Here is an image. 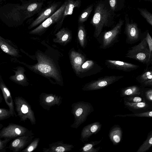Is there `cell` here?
<instances>
[{"instance_id":"1","label":"cell","mask_w":152,"mask_h":152,"mask_svg":"<svg viewBox=\"0 0 152 152\" xmlns=\"http://www.w3.org/2000/svg\"><path fill=\"white\" fill-rule=\"evenodd\" d=\"M0 18L4 23L10 27L18 26L26 20L23 8L19 3H7L1 7Z\"/></svg>"},{"instance_id":"2","label":"cell","mask_w":152,"mask_h":152,"mask_svg":"<svg viewBox=\"0 0 152 152\" xmlns=\"http://www.w3.org/2000/svg\"><path fill=\"white\" fill-rule=\"evenodd\" d=\"M111 15L110 12L103 4L99 3L97 5L91 21L95 28V37L97 38L99 35L103 27L108 26Z\"/></svg>"},{"instance_id":"3","label":"cell","mask_w":152,"mask_h":152,"mask_svg":"<svg viewBox=\"0 0 152 152\" xmlns=\"http://www.w3.org/2000/svg\"><path fill=\"white\" fill-rule=\"evenodd\" d=\"M72 107L74 121L71 126L76 129L86 121L88 116L94 110L91 103L83 101L74 103Z\"/></svg>"},{"instance_id":"4","label":"cell","mask_w":152,"mask_h":152,"mask_svg":"<svg viewBox=\"0 0 152 152\" xmlns=\"http://www.w3.org/2000/svg\"><path fill=\"white\" fill-rule=\"evenodd\" d=\"M65 1L60 8L53 15L40 24L38 27L31 31L32 34H40L43 33L51 25L57 23L61 18L66 5Z\"/></svg>"},{"instance_id":"5","label":"cell","mask_w":152,"mask_h":152,"mask_svg":"<svg viewBox=\"0 0 152 152\" xmlns=\"http://www.w3.org/2000/svg\"><path fill=\"white\" fill-rule=\"evenodd\" d=\"M123 76H105L86 84L82 88L84 91L98 90L104 88L123 78Z\"/></svg>"},{"instance_id":"6","label":"cell","mask_w":152,"mask_h":152,"mask_svg":"<svg viewBox=\"0 0 152 152\" xmlns=\"http://www.w3.org/2000/svg\"><path fill=\"white\" fill-rule=\"evenodd\" d=\"M59 3L60 2H55L51 3L42 9L38 13L37 18L29 26L28 28L31 29L40 24L54 14L60 8Z\"/></svg>"},{"instance_id":"7","label":"cell","mask_w":152,"mask_h":152,"mask_svg":"<svg viewBox=\"0 0 152 152\" xmlns=\"http://www.w3.org/2000/svg\"><path fill=\"white\" fill-rule=\"evenodd\" d=\"M24 11L25 20L29 18L38 14L42 10L44 1H35L26 0H19Z\"/></svg>"},{"instance_id":"8","label":"cell","mask_w":152,"mask_h":152,"mask_svg":"<svg viewBox=\"0 0 152 152\" xmlns=\"http://www.w3.org/2000/svg\"><path fill=\"white\" fill-rule=\"evenodd\" d=\"M124 22L123 20H120L112 29L105 33L103 37L101 48L106 49L112 45L118 37Z\"/></svg>"},{"instance_id":"9","label":"cell","mask_w":152,"mask_h":152,"mask_svg":"<svg viewBox=\"0 0 152 152\" xmlns=\"http://www.w3.org/2000/svg\"><path fill=\"white\" fill-rule=\"evenodd\" d=\"M102 126V124L99 121L95 122L84 126L81 133L80 139L82 142L84 143L88 141L91 136L96 134L100 131Z\"/></svg>"},{"instance_id":"10","label":"cell","mask_w":152,"mask_h":152,"mask_svg":"<svg viewBox=\"0 0 152 152\" xmlns=\"http://www.w3.org/2000/svg\"><path fill=\"white\" fill-rule=\"evenodd\" d=\"M105 64L109 68L115 69L125 72H129L139 67L137 65L118 60H107Z\"/></svg>"},{"instance_id":"11","label":"cell","mask_w":152,"mask_h":152,"mask_svg":"<svg viewBox=\"0 0 152 152\" xmlns=\"http://www.w3.org/2000/svg\"><path fill=\"white\" fill-rule=\"evenodd\" d=\"M125 107L133 113H143L152 110V104L145 101L137 103H132L124 100Z\"/></svg>"},{"instance_id":"12","label":"cell","mask_w":152,"mask_h":152,"mask_svg":"<svg viewBox=\"0 0 152 152\" xmlns=\"http://www.w3.org/2000/svg\"><path fill=\"white\" fill-rule=\"evenodd\" d=\"M70 62L75 73L79 75L81 73V68L85 60V56L75 50L71 51L69 55Z\"/></svg>"},{"instance_id":"13","label":"cell","mask_w":152,"mask_h":152,"mask_svg":"<svg viewBox=\"0 0 152 152\" xmlns=\"http://www.w3.org/2000/svg\"><path fill=\"white\" fill-rule=\"evenodd\" d=\"M125 31L127 39L130 42H135L139 39V31L136 23L126 22V23Z\"/></svg>"},{"instance_id":"14","label":"cell","mask_w":152,"mask_h":152,"mask_svg":"<svg viewBox=\"0 0 152 152\" xmlns=\"http://www.w3.org/2000/svg\"><path fill=\"white\" fill-rule=\"evenodd\" d=\"M66 1V4L63 15L61 20L57 23L56 28L61 26L66 16L72 15L74 8L79 7L80 5V0H67Z\"/></svg>"},{"instance_id":"15","label":"cell","mask_w":152,"mask_h":152,"mask_svg":"<svg viewBox=\"0 0 152 152\" xmlns=\"http://www.w3.org/2000/svg\"><path fill=\"white\" fill-rule=\"evenodd\" d=\"M122 136V130L118 125H114L110 130L109 136L114 145H117L121 142Z\"/></svg>"},{"instance_id":"16","label":"cell","mask_w":152,"mask_h":152,"mask_svg":"<svg viewBox=\"0 0 152 152\" xmlns=\"http://www.w3.org/2000/svg\"><path fill=\"white\" fill-rule=\"evenodd\" d=\"M144 88L137 85L126 87L121 90L120 96L122 97L133 95L141 96Z\"/></svg>"},{"instance_id":"17","label":"cell","mask_w":152,"mask_h":152,"mask_svg":"<svg viewBox=\"0 0 152 152\" xmlns=\"http://www.w3.org/2000/svg\"><path fill=\"white\" fill-rule=\"evenodd\" d=\"M56 35L58 39V41L63 44L67 43L70 41L72 38L70 32L64 28L61 29Z\"/></svg>"},{"instance_id":"18","label":"cell","mask_w":152,"mask_h":152,"mask_svg":"<svg viewBox=\"0 0 152 152\" xmlns=\"http://www.w3.org/2000/svg\"><path fill=\"white\" fill-rule=\"evenodd\" d=\"M102 139L99 141H91L85 143L84 145L80 150L82 152H98L100 148V146L96 148H94V146L99 144Z\"/></svg>"},{"instance_id":"19","label":"cell","mask_w":152,"mask_h":152,"mask_svg":"<svg viewBox=\"0 0 152 152\" xmlns=\"http://www.w3.org/2000/svg\"><path fill=\"white\" fill-rule=\"evenodd\" d=\"M152 146V130L149 133L146 139L139 147L137 152H145Z\"/></svg>"},{"instance_id":"20","label":"cell","mask_w":152,"mask_h":152,"mask_svg":"<svg viewBox=\"0 0 152 152\" xmlns=\"http://www.w3.org/2000/svg\"><path fill=\"white\" fill-rule=\"evenodd\" d=\"M77 38L80 46L84 48L86 40V33L84 27L82 26H79L77 34Z\"/></svg>"},{"instance_id":"21","label":"cell","mask_w":152,"mask_h":152,"mask_svg":"<svg viewBox=\"0 0 152 152\" xmlns=\"http://www.w3.org/2000/svg\"><path fill=\"white\" fill-rule=\"evenodd\" d=\"M118 116L121 117H133L152 118V110L140 113H133L125 115H117L114 116L115 117Z\"/></svg>"},{"instance_id":"22","label":"cell","mask_w":152,"mask_h":152,"mask_svg":"<svg viewBox=\"0 0 152 152\" xmlns=\"http://www.w3.org/2000/svg\"><path fill=\"white\" fill-rule=\"evenodd\" d=\"M0 46L2 50L4 52L12 55L15 56L17 53L16 50L8 43L0 40Z\"/></svg>"},{"instance_id":"23","label":"cell","mask_w":152,"mask_h":152,"mask_svg":"<svg viewBox=\"0 0 152 152\" xmlns=\"http://www.w3.org/2000/svg\"><path fill=\"white\" fill-rule=\"evenodd\" d=\"M141 96L145 102L152 104V88H144Z\"/></svg>"},{"instance_id":"24","label":"cell","mask_w":152,"mask_h":152,"mask_svg":"<svg viewBox=\"0 0 152 152\" xmlns=\"http://www.w3.org/2000/svg\"><path fill=\"white\" fill-rule=\"evenodd\" d=\"M93 7V5L89 6L82 13L79 18V23H83L86 20L92 10Z\"/></svg>"},{"instance_id":"25","label":"cell","mask_w":152,"mask_h":152,"mask_svg":"<svg viewBox=\"0 0 152 152\" xmlns=\"http://www.w3.org/2000/svg\"><path fill=\"white\" fill-rule=\"evenodd\" d=\"M124 100L132 103H137L145 101L142 96L138 95L126 96L124 97Z\"/></svg>"},{"instance_id":"26","label":"cell","mask_w":152,"mask_h":152,"mask_svg":"<svg viewBox=\"0 0 152 152\" xmlns=\"http://www.w3.org/2000/svg\"><path fill=\"white\" fill-rule=\"evenodd\" d=\"M141 15L152 26V13L145 9L138 8Z\"/></svg>"},{"instance_id":"27","label":"cell","mask_w":152,"mask_h":152,"mask_svg":"<svg viewBox=\"0 0 152 152\" xmlns=\"http://www.w3.org/2000/svg\"><path fill=\"white\" fill-rule=\"evenodd\" d=\"M94 64V62L92 60H88L84 62L81 66V73L91 69Z\"/></svg>"},{"instance_id":"28","label":"cell","mask_w":152,"mask_h":152,"mask_svg":"<svg viewBox=\"0 0 152 152\" xmlns=\"http://www.w3.org/2000/svg\"><path fill=\"white\" fill-rule=\"evenodd\" d=\"M148 44L150 52L152 53V38L148 32L145 38Z\"/></svg>"},{"instance_id":"29","label":"cell","mask_w":152,"mask_h":152,"mask_svg":"<svg viewBox=\"0 0 152 152\" xmlns=\"http://www.w3.org/2000/svg\"><path fill=\"white\" fill-rule=\"evenodd\" d=\"M116 0H109V4L111 9L114 10L115 9Z\"/></svg>"},{"instance_id":"30","label":"cell","mask_w":152,"mask_h":152,"mask_svg":"<svg viewBox=\"0 0 152 152\" xmlns=\"http://www.w3.org/2000/svg\"><path fill=\"white\" fill-rule=\"evenodd\" d=\"M21 110L23 113H27L28 112V107L26 105L23 104L21 108Z\"/></svg>"},{"instance_id":"31","label":"cell","mask_w":152,"mask_h":152,"mask_svg":"<svg viewBox=\"0 0 152 152\" xmlns=\"http://www.w3.org/2000/svg\"><path fill=\"white\" fill-rule=\"evenodd\" d=\"M142 84L144 86H152V79L147 81Z\"/></svg>"},{"instance_id":"32","label":"cell","mask_w":152,"mask_h":152,"mask_svg":"<svg viewBox=\"0 0 152 152\" xmlns=\"http://www.w3.org/2000/svg\"><path fill=\"white\" fill-rule=\"evenodd\" d=\"M24 78L23 75L22 74H19L16 77L17 80L18 81H21L24 79Z\"/></svg>"},{"instance_id":"33","label":"cell","mask_w":152,"mask_h":152,"mask_svg":"<svg viewBox=\"0 0 152 152\" xmlns=\"http://www.w3.org/2000/svg\"><path fill=\"white\" fill-rule=\"evenodd\" d=\"M19 140L17 139L15 140L12 142V145L13 147H16L17 146L20 142Z\"/></svg>"},{"instance_id":"34","label":"cell","mask_w":152,"mask_h":152,"mask_svg":"<svg viewBox=\"0 0 152 152\" xmlns=\"http://www.w3.org/2000/svg\"><path fill=\"white\" fill-rule=\"evenodd\" d=\"M54 99V98L52 96H49L47 97L46 101L47 102H50L52 101Z\"/></svg>"},{"instance_id":"35","label":"cell","mask_w":152,"mask_h":152,"mask_svg":"<svg viewBox=\"0 0 152 152\" xmlns=\"http://www.w3.org/2000/svg\"><path fill=\"white\" fill-rule=\"evenodd\" d=\"M4 90L8 96H10V93L8 89L6 88H4Z\"/></svg>"},{"instance_id":"36","label":"cell","mask_w":152,"mask_h":152,"mask_svg":"<svg viewBox=\"0 0 152 152\" xmlns=\"http://www.w3.org/2000/svg\"><path fill=\"white\" fill-rule=\"evenodd\" d=\"M15 131L16 133L18 134H19L21 132L20 130L18 128L15 129Z\"/></svg>"},{"instance_id":"37","label":"cell","mask_w":152,"mask_h":152,"mask_svg":"<svg viewBox=\"0 0 152 152\" xmlns=\"http://www.w3.org/2000/svg\"><path fill=\"white\" fill-rule=\"evenodd\" d=\"M33 149V146H30L28 149V151L29 152L32 151Z\"/></svg>"},{"instance_id":"38","label":"cell","mask_w":152,"mask_h":152,"mask_svg":"<svg viewBox=\"0 0 152 152\" xmlns=\"http://www.w3.org/2000/svg\"><path fill=\"white\" fill-rule=\"evenodd\" d=\"M29 1H44L45 0H28Z\"/></svg>"},{"instance_id":"39","label":"cell","mask_w":152,"mask_h":152,"mask_svg":"<svg viewBox=\"0 0 152 152\" xmlns=\"http://www.w3.org/2000/svg\"><path fill=\"white\" fill-rule=\"evenodd\" d=\"M144 0L147 1H150L151 2H152V0Z\"/></svg>"},{"instance_id":"40","label":"cell","mask_w":152,"mask_h":152,"mask_svg":"<svg viewBox=\"0 0 152 152\" xmlns=\"http://www.w3.org/2000/svg\"><path fill=\"white\" fill-rule=\"evenodd\" d=\"M5 1V0H0V2L1 3L2 2L4 1Z\"/></svg>"}]
</instances>
